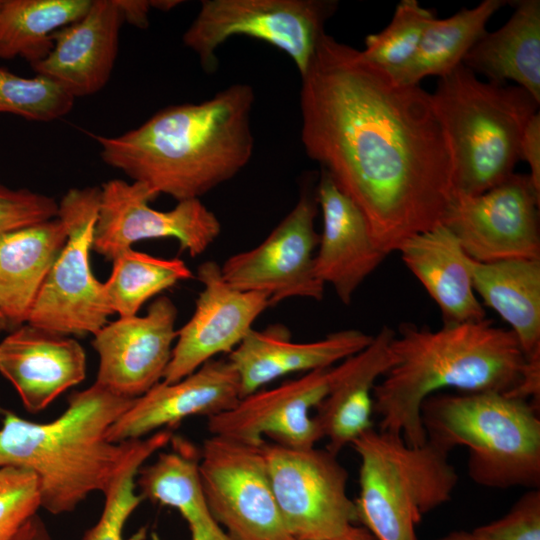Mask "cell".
Here are the masks:
<instances>
[{"mask_svg": "<svg viewBox=\"0 0 540 540\" xmlns=\"http://www.w3.org/2000/svg\"><path fill=\"white\" fill-rule=\"evenodd\" d=\"M301 77V142L386 255L443 223L453 160L431 93L324 33Z\"/></svg>", "mask_w": 540, "mask_h": 540, "instance_id": "obj_1", "label": "cell"}, {"mask_svg": "<svg viewBox=\"0 0 540 540\" xmlns=\"http://www.w3.org/2000/svg\"><path fill=\"white\" fill-rule=\"evenodd\" d=\"M254 102L253 87L236 83L202 102L165 107L121 135L95 140L108 166L158 196L200 199L250 161Z\"/></svg>", "mask_w": 540, "mask_h": 540, "instance_id": "obj_2", "label": "cell"}, {"mask_svg": "<svg viewBox=\"0 0 540 540\" xmlns=\"http://www.w3.org/2000/svg\"><path fill=\"white\" fill-rule=\"evenodd\" d=\"M391 347L395 362L374 387L373 412L379 430L399 434L411 446L427 440L420 416L426 398L445 388L510 392L527 364L513 332L487 318L437 330L402 323Z\"/></svg>", "mask_w": 540, "mask_h": 540, "instance_id": "obj_3", "label": "cell"}, {"mask_svg": "<svg viewBox=\"0 0 540 540\" xmlns=\"http://www.w3.org/2000/svg\"><path fill=\"white\" fill-rule=\"evenodd\" d=\"M94 383L74 392L55 420L38 423L7 413L0 428V468L31 471L41 507L69 513L92 492H103L130 441L110 442V426L134 402Z\"/></svg>", "mask_w": 540, "mask_h": 540, "instance_id": "obj_4", "label": "cell"}, {"mask_svg": "<svg viewBox=\"0 0 540 540\" xmlns=\"http://www.w3.org/2000/svg\"><path fill=\"white\" fill-rule=\"evenodd\" d=\"M453 160V195L476 196L507 180L539 103L518 85L480 80L463 64L439 78L431 94Z\"/></svg>", "mask_w": 540, "mask_h": 540, "instance_id": "obj_5", "label": "cell"}, {"mask_svg": "<svg viewBox=\"0 0 540 540\" xmlns=\"http://www.w3.org/2000/svg\"><path fill=\"white\" fill-rule=\"evenodd\" d=\"M420 416L427 439L468 449V475L486 488L540 487L539 408L502 392L435 393Z\"/></svg>", "mask_w": 540, "mask_h": 540, "instance_id": "obj_6", "label": "cell"}, {"mask_svg": "<svg viewBox=\"0 0 540 540\" xmlns=\"http://www.w3.org/2000/svg\"><path fill=\"white\" fill-rule=\"evenodd\" d=\"M360 459L358 521L376 540H417L423 516L451 500L458 475L447 449L429 439L368 429L350 444Z\"/></svg>", "mask_w": 540, "mask_h": 540, "instance_id": "obj_7", "label": "cell"}, {"mask_svg": "<svg viewBox=\"0 0 540 540\" xmlns=\"http://www.w3.org/2000/svg\"><path fill=\"white\" fill-rule=\"evenodd\" d=\"M337 6L335 0H204L182 41L212 73L216 52L228 39L255 38L286 53L301 76Z\"/></svg>", "mask_w": 540, "mask_h": 540, "instance_id": "obj_8", "label": "cell"}, {"mask_svg": "<svg viewBox=\"0 0 540 540\" xmlns=\"http://www.w3.org/2000/svg\"><path fill=\"white\" fill-rule=\"evenodd\" d=\"M100 187L72 188L58 203L67 240L54 261L27 323L60 335H94L113 314L90 266Z\"/></svg>", "mask_w": 540, "mask_h": 540, "instance_id": "obj_9", "label": "cell"}, {"mask_svg": "<svg viewBox=\"0 0 540 540\" xmlns=\"http://www.w3.org/2000/svg\"><path fill=\"white\" fill-rule=\"evenodd\" d=\"M264 443L211 435L199 450L198 475L205 499L232 540L290 537L274 497Z\"/></svg>", "mask_w": 540, "mask_h": 540, "instance_id": "obj_10", "label": "cell"}, {"mask_svg": "<svg viewBox=\"0 0 540 540\" xmlns=\"http://www.w3.org/2000/svg\"><path fill=\"white\" fill-rule=\"evenodd\" d=\"M274 497L290 537L327 540L358 521L348 473L327 449L263 445Z\"/></svg>", "mask_w": 540, "mask_h": 540, "instance_id": "obj_11", "label": "cell"}, {"mask_svg": "<svg viewBox=\"0 0 540 540\" xmlns=\"http://www.w3.org/2000/svg\"><path fill=\"white\" fill-rule=\"evenodd\" d=\"M157 197L141 182H104L100 187L92 250L112 261L137 241L173 238L182 250L196 257L219 236V219L200 199L178 201L173 209L161 211L149 205Z\"/></svg>", "mask_w": 540, "mask_h": 540, "instance_id": "obj_12", "label": "cell"}, {"mask_svg": "<svg viewBox=\"0 0 540 540\" xmlns=\"http://www.w3.org/2000/svg\"><path fill=\"white\" fill-rule=\"evenodd\" d=\"M538 190L529 174L513 173L476 195H453L445 225L477 262L540 260Z\"/></svg>", "mask_w": 540, "mask_h": 540, "instance_id": "obj_13", "label": "cell"}, {"mask_svg": "<svg viewBox=\"0 0 540 540\" xmlns=\"http://www.w3.org/2000/svg\"><path fill=\"white\" fill-rule=\"evenodd\" d=\"M317 212L316 190H303L258 246L226 259L220 266L224 280L237 290L266 294L270 307L294 297L322 300L325 285L314 270Z\"/></svg>", "mask_w": 540, "mask_h": 540, "instance_id": "obj_14", "label": "cell"}, {"mask_svg": "<svg viewBox=\"0 0 540 540\" xmlns=\"http://www.w3.org/2000/svg\"><path fill=\"white\" fill-rule=\"evenodd\" d=\"M335 366L307 372L241 398L231 409L207 418L210 434L254 445L263 444V436H269L289 448L315 447L323 436L311 410L327 395Z\"/></svg>", "mask_w": 540, "mask_h": 540, "instance_id": "obj_15", "label": "cell"}, {"mask_svg": "<svg viewBox=\"0 0 540 540\" xmlns=\"http://www.w3.org/2000/svg\"><path fill=\"white\" fill-rule=\"evenodd\" d=\"M196 278L203 288L193 315L177 330L171 359L162 378L166 383L177 382L217 355L232 352L270 307L266 294L230 286L215 261L200 264Z\"/></svg>", "mask_w": 540, "mask_h": 540, "instance_id": "obj_16", "label": "cell"}, {"mask_svg": "<svg viewBox=\"0 0 540 540\" xmlns=\"http://www.w3.org/2000/svg\"><path fill=\"white\" fill-rule=\"evenodd\" d=\"M177 309L167 296L156 298L144 316L119 317L93 336L98 354L96 383L137 398L162 381L177 337Z\"/></svg>", "mask_w": 540, "mask_h": 540, "instance_id": "obj_17", "label": "cell"}, {"mask_svg": "<svg viewBox=\"0 0 540 540\" xmlns=\"http://www.w3.org/2000/svg\"><path fill=\"white\" fill-rule=\"evenodd\" d=\"M241 399L238 374L228 359H212L183 379L160 381L110 426V442L141 439L191 416L211 417Z\"/></svg>", "mask_w": 540, "mask_h": 540, "instance_id": "obj_18", "label": "cell"}, {"mask_svg": "<svg viewBox=\"0 0 540 540\" xmlns=\"http://www.w3.org/2000/svg\"><path fill=\"white\" fill-rule=\"evenodd\" d=\"M0 373L37 413L85 379L86 353L74 338L25 323L0 342Z\"/></svg>", "mask_w": 540, "mask_h": 540, "instance_id": "obj_19", "label": "cell"}, {"mask_svg": "<svg viewBox=\"0 0 540 540\" xmlns=\"http://www.w3.org/2000/svg\"><path fill=\"white\" fill-rule=\"evenodd\" d=\"M123 23L115 0H93L81 18L53 34L52 50L33 71L74 99L99 92L111 77Z\"/></svg>", "mask_w": 540, "mask_h": 540, "instance_id": "obj_20", "label": "cell"}, {"mask_svg": "<svg viewBox=\"0 0 540 540\" xmlns=\"http://www.w3.org/2000/svg\"><path fill=\"white\" fill-rule=\"evenodd\" d=\"M316 200L323 229L314 257L315 274L348 305L387 255L374 243L362 212L324 170L316 188Z\"/></svg>", "mask_w": 540, "mask_h": 540, "instance_id": "obj_21", "label": "cell"}, {"mask_svg": "<svg viewBox=\"0 0 540 540\" xmlns=\"http://www.w3.org/2000/svg\"><path fill=\"white\" fill-rule=\"evenodd\" d=\"M373 336L357 329L333 332L313 342H292L283 325L252 329L229 353L235 368L241 398L291 373L332 367L367 347Z\"/></svg>", "mask_w": 540, "mask_h": 540, "instance_id": "obj_22", "label": "cell"}, {"mask_svg": "<svg viewBox=\"0 0 540 540\" xmlns=\"http://www.w3.org/2000/svg\"><path fill=\"white\" fill-rule=\"evenodd\" d=\"M394 336L393 329L382 326L367 347L335 366L330 389L314 415L331 453L338 455L373 427V390L395 362Z\"/></svg>", "mask_w": 540, "mask_h": 540, "instance_id": "obj_23", "label": "cell"}, {"mask_svg": "<svg viewBox=\"0 0 540 540\" xmlns=\"http://www.w3.org/2000/svg\"><path fill=\"white\" fill-rule=\"evenodd\" d=\"M397 252L438 306L443 325L486 318L473 288L469 256L445 225L408 238Z\"/></svg>", "mask_w": 540, "mask_h": 540, "instance_id": "obj_24", "label": "cell"}, {"mask_svg": "<svg viewBox=\"0 0 540 540\" xmlns=\"http://www.w3.org/2000/svg\"><path fill=\"white\" fill-rule=\"evenodd\" d=\"M66 240V225L58 217L0 236V313L8 326L27 323Z\"/></svg>", "mask_w": 540, "mask_h": 540, "instance_id": "obj_25", "label": "cell"}, {"mask_svg": "<svg viewBox=\"0 0 540 540\" xmlns=\"http://www.w3.org/2000/svg\"><path fill=\"white\" fill-rule=\"evenodd\" d=\"M514 13L498 30L486 32L462 64L489 82L512 80L540 102V1H517Z\"/></svg>", "mask_w": 540, "mask_h": 540, "instance_id": "obj_26", "label": "cell"}, {"mask_svg": "<svg viewBox=\"0 0 540 540\" xmlns=\"http://www.w3.org/2000/svg\"><path fill=\"white\" fill-rule=\"evenodd\" d=\"M473 288L511 327L525 355L540 354V260L477 262L469 257Z\"/></svg>", "mask_w": 540, "mask_h": 540, "instance_id": "obj_27", "label": "cell"}, {"mask_svg": "<svg viewBox=\"0 0 540 540\" xmlns=\"http://www.w3.org/2000/svg\"><path fill=\"white\" fill-rule=\"evenodd\" d=\"M173 449L141 467L136 477L140 494L152 502L174 507L186 521L190 540H232L215 520L205 499L199 475V451L172 437Z\"/></svg>", "mask_w": 540, "mask_h": 540, "instance_id": "obj_28", "label": "cell"}, {"mask_svg": "<svg viewBox=\"0 0 540 540\" xmlns=\"http://www.w3.org/2000/svg\"><path fill=\"white\" fill-rule=\"evenodd\" d=\"M506 3L505 0H484L448 18H434L410 62L388 73L397 82L407 85H417L428 76L447 75L462 64L468 51L487 32L486 25L492 15Z\"/></svg>", "mask_w": 540, "mask_h": 540, "instance_id": "obj_29", "label": "cell"}, {"mask_svg": "<svg viewBox=\"0 0 540 540\" xmlns=\"http://www.w3.org/2000/svg\"><path fill=\"white\" fill-rule=\"evenodd\" d=\"M93 0H4L0 12V58L21 57L30 66L53 48V34L81 18Z\"/></svg>", "mask_w": 540, "mask_h": 540, "instance_id": "obj_30", "label": "cell"}, {"mask_svg": "<svg viewBox=\"0 0 540 540\" xmlns=\"http://www.w3.org/2000/svg\"><path fill=\"white\" fill-rule=\"evenodd\" d=\"M193 277L181 259L155 257L129 248L112 260V272L103 286L111 311L119 317H132L149 299Z\"/></svg>", "mask_w": 540, "mask_h": 540, "instance_id": "obj_31", "label": "cell"}, {"mask_svg": "<svg viewBox=\"0 0 540 540\" xmlns=\"http://www.w3.org/2000/svg\"><path fill=\"white\" fill-rule=\"evenodd\" d=\"M169 429L159 430L147 438L131 440L129 448L103 491L105 502L99 520L88 529L82 540H143L146 529L124 538V527L144 497L136 492V477L143 463L172 439Z\"/></svg>", "mask_w": 540, "mask_h": 540, "instance_id": "obj_32", "label": "cell"}, {"mask_svg": "<svg viewBox=\"0 0 540 540\" xmlns=\"http://www.w3.org/2000/svg\"><path fill=\"white\" fill-rule=\"evenodd\" d=\"M434 18V13L417 0H402L390 23L381 32L366 37L361 53L371 63L393 73L413 58Z\"/></svg>", "mask_w": 540, "mask_h": 540, "instance_id": "obj_33", "label": "cell"}, {"mask_svg": "<svg viewBox=\"0 0 540 540\" xmlns=\"http://www.w3.org/2000/svg\"><path fill=\"white\" fill-rule=\"evenodd\" d=\"M74 98L51 79L23 77L0 67V113L50 122L69 113Z\"/></svg>", "mask_w": 540, "mask_h": 540, "instance_id": "obj_34", "label": "cell"}, {"mask_svg": "<svg viewBox=\"0 0 540 540\" xmlns=\"http://www.w3.org/2000/svg\"><path fill=\"white\" fill-rule=\"evenodd\" d=\"M41 507L37 477L29 470L0 468V540H12Z\"/></svg>", "mask_w": 540, "mask_h": 540, "instance_id": "obj_35", "label": "cell"}, {"mask_svg": "<svg viewBox=\"0 0 540 540\" xmlns=\"http://www.w3.org/2000/svg\"><path fill=\"white\" fill-rule=\"evenodd\" d=\"M470 534L474 540H540V490L529 489L503 517Z\"/></svg>", "mask_w": 540, "mask_h": 540, "instance_id": "obj_36", "label": "cell"}, {"mask_svg": "<svg viewBox=\"0 0 540 540\" xmlns=\"http://www.w3.org/2000/svg\"><path fill=\"white\" fill-rule=\"evenodd\" d=\"M58 202L51 196L0 183V236L57 217Z\"/></svg>", "mask_w": 540, "mask_h": 540, "instance_id": "obj_37", "label": "cell"}, {"mask_svg": "<svg viewBox=\"0 0 540 540\" xmlns=\"http://www.w3.org/2000/svg\"><path fill=\"white\" fill-rule=\"evenodd\" d=\"M520 159L528 163L529 176L540 190V114L537 112L527 123L520 143Z\"/></svg>", "mask_w": 540, "mask_h": 540, "instance_id": "obj_38", "label": "cell"}, {"mask_svg": "<svg viewBox=\"0 0 540 540\" xmlns=\"http://www.w3.org/2000/svg\"><path fill=\"white\" fill-rule=\"evenodd\" d=\"M123 22H127L140 29L149 25V12L152 8L151 0H115Z\"/></svg>", "mask_w": 540, "mask_h": 540, "instance_id": "obj_39", "label": "cell"}, {"mask_svg": "<svg viewBox=\"0 0 540 540\" xmlns=\"http://www.w3.org/2000/svg\"><path fill=\"white\" fill-rule=\"evenodd\" d=\"M12 540H52V538L45 523L36 513L23 524Z\"/></svg>", "mask_w": 540, "mask_h": 540, "instance_id": "obj_40", "label": "cell"}, {"mask_svg": "<svg viewBox=\"0 0 540 540\" xmlns=\"http://www.w3.org/2000/svg\"><path fill=\"white\" fill-rule=\"evenodd\" d=\"M287 540H296L289 537ZM327 540H376V538L364 526L352 525L341 535Z\"/></svg>", "mask_w": 540, "mask_h": 540, "instance_id": "obj_41", "label": "cell"}, {"mask_svg": "<svg viewBox=\"0 0 540 540\" xmlns=\"http://www.w3.org/2000/svg\"><path fill=\"white\" fill-rule=\"evenodd\" d=\"M181 3L182 2L178 0H151L153 9H159L165 12L173 9Z\"/></svg>", "mask_w": 540, "mask_h": 540, "instance_id": "obj_42", "label": "cell"}, {"mask_svg": "<svg viewBox=\"0 0 540 540\" xmlns=\"http://www.w3.org/2000/svg\"><path fill=\"white\" fill-rule=\"evenodd\" d=\"M437 540H474L470 533L465 531H456L449 533L446 536H443Z\"/></svg>", "mask_w": 540, "mask_h": 540, "instance_id": "obj_43", "label": "cell"}, {"mask_svg": "<svg viewBox=\"0 0 540 540\" xmlns=\"http://www.w3.org/2000/svg\"><path fill=\"white\" fill-rule=\"evenodd\" d=\"M8 328V323L3 317V315L0 313V333L5 331Z\"/></svg>", "mask_w": 540, "mask_h": 540, "instance_id": "obj_44", "label": "cell"}, {"mask_svg": "<svg viewBox=\"0 0 540 540\" xmlns=\"http://www.w3.org/2000/svg\"><path fill=\"white\" fill-rule=\"evenodd\" d=\"M3 3H4V0H0V12H1V9H2Z\"/></svg>", "mask_w": 540, "mask_h": 540, "instance_id": "obj_45", "label": "cell"}]
</instances>
